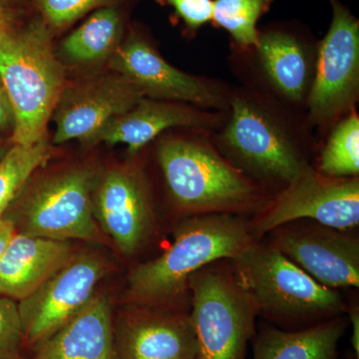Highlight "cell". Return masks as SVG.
<instances>
[{"label":"cell","instance_id":"cell-12","mask_svg":"<svg viewBox=\"0 0 359 359\" xmlns=\"http://www.w3.org/2000/svg\"><path fill=\"white\" fill-rule=\"evenodd\" d=\"M250 63V87L294 108L306 109L316 70L318 45L283 29L259 32L256 47L237 51Z\"/></svg>","mask_w":359,"mask_h":359},{"label":"cell","instance_id":"cell-2","mask_svg":"<svg viewBox=\"0 0 359 359\" xmlns=\"http://www.w3.org/2000/svg\"><path fill=\"white\" fill-rule=\"evenodd\" d=\"M161 139L157 159L168 190L180 209L193 214H236L263 204L250 177L216 147L212 132L187 129Z\"/></svg>","mask_w":359,"mask_h":359},{"label":"cell","instance_id":"cell-26","mask_svg":"<svg viewBox=\"0 0 359 359\" xmlns=\"http://www.w3.org/2000/svg\"><path fill=\"white\" fill-rule=\"evenodd\" d=\"M23 339L18 302L0 295V359H20Z\"/></svg>","mask_w":359,"mask_h":359},{"label":"cell","instance_id":"cell-28","mask_svg":"<svg viewBox=\"0 0 359 359\" xmlns=\"http://www.w3.org/2000/svg\"><path fill=\"white\" fill-rule=\"evenodd\" d=\"M14 127V115L13 106L4 85L0 78V132L11 131L13 133Z\"/></svg>","mask_w":359,"mask_h":359},{"label":"cell","instance_id":"cell-25","mask_svg":"<svg viewBox=\"0 0 359 359\" xmlns=\"http://www.w3.org/2000/svg\"><path fill=\"white\" fill-rule=\"evenodd\" d=\"M41 20L52 30L63 29L73 22L104 7L121 6L125 0H34Z\"/></svg>","mask_w":359,"mask_h":359},{"label":"cell","instance_id":"cell-10","mask_svg":"<svg viewBox=\"0 0 359 359\" xmlns=\"http://www.w3.org/2000/svg\"><path fill=\"white\" fill-rule=\"evenodd\" d=\"M304 219L341 231L358 226V177L332 178L309 166L269 203L257 233L264 235Z\"/></svg>","mask_w":359,"mask_h":359},{"label":"cell","instance_id":"cell-5","mask_svg":"<svg viewBox=\"0 0 359 359\" xmlns=\"http://www.w3.org/2000/svg\"><path fill=\"white\" fill-rule=\"evenodd\" d=\"M231 261L257 313L297 320L332 318L346 309L339 292L316 282L273 245L252 243Z\"/></svg>","mask_w":359,"mask_h":359},{"label":"cell","instance_id":"cell-32","mask_svg":"<svg viewBox=\"0 0 359 359\" xmlns=\"http://www.w3.org/2000/svg\"><path fill=\"white\" fill-rule=\"evenodd\" d=\"M9 148H7L6 144L4 143V139L0 136V160L2 159L4 155L6 154L7 151Z\"/></svg>","mask_w":359,"mask_h":359},{"label":"cell","instance_id":"cell-8","mask_svg":"<svg viewBox=\"0 0 359 359\" xmlns=\"http://www.w3.org/2000/svg\"><path fill=\"white\" fill-rule=\"evenodd\" d=\"M97 175L91 168L74 167L47 177L23 200L16 230L52 240L99 238L93 210Z\"/></svg>","mask_w":359,"mask_h":359},{"label":"cell","instance_id":"cell-29","mask_svg":"<svg viewBox=\"0 0 359 359\" xmlns=\"http://www.w3.org/2000/svg\"><path fill=\"white\" fill-rule=\"evenodd\" d=\"M18 233L15 224L11 218L0 217V259Z\"/></svg>","mask_w":359,"mask_h":359},{"label":"cell","instance_id":"cell-9","mask_svg":"<svg viewBox=\"0 0 359 359\" xmlns=\"http://www.w3.org/2000/svg\"><path fill=\"white\" fill-rule=\"evenodd\" d=\"M112 72L128 80L144 98L226 111L231 89L211 78L189 74L161 55L139 30H131L108 61Z\"/></svg>","mask_w":359,"mask_h":359},{"label":"cell","instance_id":"cell-13","mask_svg":"<svg viewBox=\"0 0 359 359\" xmlns=\"http://www.w3.org/2000/svg\"><path fill=\"white\" fill-rule=\"evenodd\" d=\"M273 231V247L320 285L359 287L358 238L316 222L287 223Z\"/></svg>","mask_w":359,"mask_h":359},{"label":"cell","instance_id":"cell-31","mask_svg":"<svg viewBox=\"0 0 359 359\" xmlns=\"http://www.w3.org/2000/svg\"><path fill=\"white\" fill-rule=\"evenodd\" d=\"M13 28V15L0 2V33Z\"/></svg>","mask_w":359,"mask_h":359},{"label":"cell","instance_id":"cell-11","mask_svg":"<svg viewBox=\"0 0 359 359\" xmlns=\"http://www.w3.org/2000/svg\"><path fill=\"white\" fill-rule=\"evenodd\" d=\"M105 273L94 257L71 259L39 289L20 301L23 344L36 347L74 318L93 299Z\"/></svg>","mask_w":359,"mask_h":359},{"label":"cell","instance_id":"cell-1","mask_svg":"<svg viewBox=\"0 0 359 359\" xmlns=\"http://www.w3.org/2000/svg\"><path fill=\"white\" fill-rule=\"evenodd\" d=\"M294 111L252 87L231 89L226 121L212 141L233 165L287 186L309 166L304 147L311 128Z\"/></svg>","mask_w":359,"mask_h":359},{"label":"cell","instance_id":"cell-4","mask_svg":"<svg viewBox=\"0 0 359 359\" xmlns=\"http://www.w3.org/2000/svg\"><path fill=\"white\" fill-rule=\"evenodd\" d=\"M252 244L247 224L235 214H201L177 231L169 249L141 264L129 278V297L154 304L181 294L195 271L223 259H233Z\"/></svg>","mask_w":359,"mask_h":359},{"label":"cell","instance_id":"cell-6","mask_svg":"<svg viewBox=\"0 0 359 359\" xmlns=\"http://www.w3.org/2000/svg\"><path fill=\"white\" fill-rule=\"evenodd\" d=\"M219 262L195 271L188 280L197 337L196 359H245L259 313L233 271Z\"/></svg>","mask_w":359,"mask_h":359},{"label":"cell","instance_id":"cell-24","mask_svg":"<svg viewBox=\"0 0 359 359\" xmlns=\"http://www.w3.org/2000/svg\"><path fill=\"white\" fill-rule=\"evenodd\" d=\"M51 157L46 140L33 145H11L0 160V217L11 207L32 174Z\"/></svg>","mask_w":359,"mask_h":359},{"label":"cell","instance_id":"cell-16","mask_svg":"<svg viewBox=\"0 0 359 359\" xmlns=\"http://www.w3.org/2000/svg\"><path fill=\"white\" fill-rule=\"evenodd\" d=\"M94 216L120 250L132 255L150 228V201L140 175L116 168L97 179L93 192Z\"/></svg>","mask_w":359,"mask_h":359},{"label":"cell","instance_id":"cell-20","mask_svg":"<svg viewBox=\"0 0 359 359\" xmlns=\"http://www.w3.org/2000/svg\"><path fill=\"white\" fill-rule=\"evenodd\" d=\"M124 37L125 21L119 6L104 7L69 33L56 54L63 65H100L108 63Z\"/></svg>","mask_w":359,"mask_h":359},{"label":"cell","instance_id":"cell-7","mask_svg":"<svg viewBox=\"0 0 359 359\" xmlns=\"http://www.w3.org/2000/svg\"><path fill=\"white\" fill-rule=\"evenodd\" d=\"M332 18L318 44L316 70L308 101L306 122L327 133L355 110L359 97V22L339 0H330Z\"/></svg>","mask_w":359,"mask_h":359},{"label":"cell","instance_id":"cell-22","mask_svg":"<svg viewBox=\"0 0 359 359\" xmlns=\"http://www.w3.org/2000/svg\"><path fill=\"white\" fill-rule=\"evenodd\" d=\"M318 171L332 178L359 173V116L356 110L335 123L320 152Z\"/></svg>","mask_w":359,"mask_h":359},{"label":"cell","instance_id":"cell-3","mask_svg":"<svg viewBox=\"0 0 359 359\" xmlns=\"http://www.w3.org/2000/svg\"><path fill=\"white\" fill-rule=\"evenodd\" d=\"M52 33L41 18L0 33V78L14 115L11 145L46 140L48 123L67 85Z\"/></svg>","mask_w":359,"mask_h":359},{"label":"cell","instance_id":"cell-19","mask_svg":"<svg viewBox=\"0 0 359 359\" xmlns=\"http://www.w3.org/2000/svg\"><path fill=\"white\" fill-rule=\"evenodd\" d=\"M30 359H118L107 299L94 295L80 313L35 347Z\"/></svg>","mask_w":359,"mask_h":359},{"label":"cell","instance_id":"cell-30","mask_svg":"<svg viewBox=\"0 0 359 359\" xmlns=\"http://www.w3.org/2000/svg\"><path fill=\"white\" fill-rule=\"evenodd\" d=\"M351 325H353V337H351V344H353L354 353L356 358H359V313L358 309L353 308L351 311Z\"/></svg>","mask_w":359,"mask_h":359},{"label":"cell","instance_id":"cell-14","mask_svg":"<svg viewBox=\"0 0 359 359\" xmlns=\"http://www.w3.org/2000/svg\"><path fill=\"white\" fill-rule=\"evenodd\" d=\"M142 98L133 84L114 72L67 84L52 114L55 125L52 142L60 145L79 140L89 146L110 120L133 108Z\"/></svg>","mask_w":359,"mask_h":359},{"label":"cell","instance_id":"cell-27","mask_svg":"<svg viewBox=\"0 0 359 359\" xmlns=\"http://www.w3.org/2000/svg\"><path fill=\"white\" fill-rule=\"evenodd\" d=\"M169 6L188 32L196 33L201 27L211 22L212 0H157Z\"/></svg>","mask_w":359,"mask_h":359},{"label":"cell","instance_id":"cell-15","mask_svg":"<svg viewBox=\"0 0 359 359\" xmlns=\"http://www.w3.org/2000/svg\"><path fill=\"white\" fill-rule=\"evenodd\" d=\"M226 114L228 110H205L190 104L142 98L133 108L110 120L89 146L123 144L134 154L170 129L217 131L223 126Z\"/></svg>","mask_w":359,"mask_h":359},{"label":"cell","instance_id":"cell-21","mask_svg":"<svg viewBox=\"0 0 359 359\" xmlns=\"http://www.w3.org/2000/svg\"><path fill=\"white\" fill-rule=\"evenodd\" d=\"M346 327L335 318L299 332L264 330L255 342V359H332Z\"/></svg>","mask_w":359,"mask_h":359},{"label":"cell","instance_id":"cell-17","mask_svg":"<svg viewBox=\"0 0 359 359\" xmlns=\"http://www.w3.org/2000/svg\"><path fill=\"white\" fill-rule=\"evenodd\" d=\"M118 359H196L197 337L191 316L142 313L121 325Z\"/></svg>","mask_w":359,"mask_h":359},{"label":"cell","instance_id":"cell-23","mask_svg":"<svg viewBox=\"0 0 359 359\" xmlns=\"http://www.w3.org/2000/svg\"><path fill=\"white\" fill-rule=\"evenodd\" d=\"M273 0H212V22L230 34L236 50L247 52L256 47L259 32L257 25L268 13Z\"/></svg>","mask_w":359,"mask_h":359},{"label":"cell","instance_id":"cell-18","mask_svg":"<svg viewBox=\"0 0 359 359\" xmlns=\"http://www.w3.org/2000/svg\"><path fill=\"white\" fill-rule=\"evenodd\" d=\"M70 259L67 241L16 233L0 259V295L22 301Z\"/></svg>","mask_w":359,"mask_h":359}]
</instances>
